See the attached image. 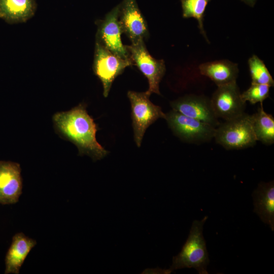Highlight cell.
Wrapping results in <instances>:
<instances>
[{
	"instance_id": "cell-1",
	"label": "cell",
	"mask_w": 274,
	"mask_h": 274,
	"mask_svg": "<svg viewBox=\"0 0 274 274\" xmlns=\"http://www.w3.org/2000/svg\"><path fill=\"white\" fill-rule=\"evenodd\" d=\"M52 119L57 131L77 147L79 155H88L95 161L108 154L96 140L97 126L88 114L85 104H79L66 112H57Z\"/></svg>"
},
{
	"instance_id": "cell-2",
	"label": "cell",
	"mask_w": 274,
	"mask_h": 274,
	"mask_svg": "<svg viewBox=\"0 0 274 274\" xmlns=\"http://www.w3.org/2000/svg\"><path fill=\"white\" fill-rule=\"evenodd\" d=\"M208 217L201 220H194L188 237L181 252L173 257L168 273L184 268H194L200 274H208L207 266L209 263V254L203 236V226Z\"/></svg>"
},
{
	"instance_id": "cell-3",
	"label": "cell",
	"mask_w": 274,
	"mask_h": 274,
	"mask_svg": "<svg viewBox=\"0 0 274 274\" xmlns=\"http://www.w3.org/2000/svg\"><path fill=\"white\" fill-rule=\"evenodd\" d=\"M214 138L217 143L226 150H239L254 146L257 141L251 115L245 113L220 123Z\"/></svg>"
},
{
	"instance_id": "cell-4",
	"label": "cell",
	"mask_w": 274,
	"mask_h": 274,
	"mask_svg": "<svg viewBox=\"0 0 274 274\" xmlns=\"http://www.w3.org/2000/svg\"><path fill=\"white\" fill-rule=\"evenodd\" d=\"M146 92L128 91L134 140L138 147L141 145L147 129L159 118H165L161 108L153 104Z\"/></svg>"
},
{
	"instance_id": "cell-5",
	"label": "cell",
	"mask_w": 274,
	"mask_h": 274,
	"mask_svg": "<svg viewBox=\"0 0 274 274\" xmlns=\"http://www.w3.org/2000/svg\"><path fill=\"white\" fill-rule=\"evenodd\" d=\"M133 65H135L148 81L149 95L154 93L160 95L159 83L164 76L166 67L163 59H156L148 52L144 40L126 45Z\"/></svg>"
},
{
	"instance_id": "cell-6",
	"label": "cell",
	"mask_w": 274,
	"mask_h": 274,
	"mask_svg": "<svg viewBox=\"0 0 274 274\" xmlns=\"http://www.w3.org/2000/svg\"><path fill=\"white\" fill-rule=\"evenodd\" d=\"M165 119L174 134L186 142L203 143L214 138L215 127L173 110L165 114Z\"/></svg>"
},
{
	"instance_id": "cell-7",
	"label": "cell",
	"mask_w": 274,
	"mask_h": 274,
	"mask_svg": "<svg viewBox=\"0 0 274 274\" xmlns=\"http://www.w3.org/2000/svg\"><path fill=\"white\" fill-rule=\"evenodd\" d=\"M133 63L120 58L96 42L93 70L103 86V94L107 97L115 79Z\"/></svg>"
},
{
	"instance_id": "cell-8",
	"label": "cell",
	"mask_w": 274,
	"mask_h": 274,
	"mask_svg": "<svg viewBox=\"0 0 274 274\" xmlns=\"http://www.w3.org/2000/svg\"><path fill=\"white\" fill-rule=\"evenodd\" d=\"M119 5L99 22L96 42L121 59L131 61L126 45L121 40L122 29L118 20Z\"/></svg>"
},
{
	"instance_id": "cell-9",
	"label": "cell",
	"mask_w": 274,
	"mask_h": 274,
	"mask_svg": "<svg viewBox=\"0 0 274 274\" xmlns=\"http://www.w3.org/2000/svg\"><path fill=\"white\" fill-rule=\"evenodd\" d=\"M210 100L216 117L225 121L245 113L246 102L241 97L236 82L218 86Z\"/></svg>"
},
{
	"instance_id": "cell-10",
	"label": "cell",
	"mask_w": 274,
	"mask_h": 274,
	"mask_svg": "<svg viewBox=\"0 0 274 274\" xmlns=\"http://www.w3.org/2000/svg\"><path fill=\"white\" fill-rule=\"evenodd\" d=\"M118 20L122 33L131 43L147 39L149 36L147 22L136 0H123L119 5Z\"/></svg>"
},
{
	"instance_id": "cell-11",
	"label": "cell",
	"mask_w": 274,
	"mask_h": 274,
	"mask_svg": "<svg viewBox=\"0 0 274 274\" xmlns=\"http://www.w3.org/2000/svg\"><path fill=\"white\" fill-rule=\"evenodd\" d=\"M172 110L216 128L220 124L213 110L211 100L196 95H187L170 102Z\"/></svg>"
},
{
	"instance_id": "cell-12",
	"label": "cell",
	"mask_w": 274,
	"mask_h": 274,
	"mask_svg": "<svg viewBox=\"0 0 274 274\" xmlns=\"http://www.w3.org/2000/svg\"><path fill=\"white\" fill-rule=\"evenodd\" d=\"M22 181L19 163L0 161V203L14 204L22 193Z\"/></svg>"
},
{
	"instance_id": "cell-13",
	"label": "cell",
	"mask_w": 274,
	"mask_h": 274,
	"mask_svg": "<svg viewBox=\"0 0 274 274\" xmlns=\"http://www.w3.org/2000/svg\"><path fill=\"white\" fill-rule=\"evenodd\" d=\"M254 212L274 230V182H260L252 194Z\"/></svg>"
},
{
	"instance_id": "cell-14",
	"label": "cell",
	"mask_w": 274,
	"mask_h": 274,
	"mask_svg": "<svg viewBox=\"0 0 274 274\" xmlns=\"http://www.w3.org/2000/svg\"><path fill=\"white\" fill-rule=\"evenodd\" d=\"M36 244L35 240L22 232L15 234L6 255L5 273L18 274L27 255Z\"/></svg>"
},
{
	"instance_id": "cell-15",
	"label": "cell",
	"mask_w": 274,
	"mask_h": 274,
	"mask_svg": "<svg viewBox=\"0 0 274 274\" xmlns=\"http://www.w3.org/2000/svg\"><path fill=\"white\" fill-rule=\"evenodd\" d=\"M198 69L201 75L210 78L217 86L236 82L238 74L237 64L228 60L203 63Z\"/></svg>"
},
{
	"instance_id": "cell-16",
	"label": "cell",
	"mask_w": 274,
	"mask_h": 274,
	"mask_svg": "<svg viewBox=\"0 0 274 274\" xmlns=\"http://www.w3.org/2000/svg\"><path fill=\"white\" fill-rule=\"evenodd\" d=\"M35 0H0V18L12 24L25 22L35 14Z\"/></svg>"
},
{
	"instance_id": "cell-17",
	"label": "cell",
	"mask_w": 274,
	"mask_h": 274,
	"mask_svg": "<svg viewBox=\"0 0 274 274\" xmlns=\"http://www.w3.org/2000/svg\"><path fill=\"white\" fill-rule=\"evenodd\" d=\"M253 130L257 141L270 145L274 143V118L260 104L257 112L251 115Z\"/></svg>"
},
{
	"instance_id": "cell-18",
	"label": "cell",
	"mask_w": 274,
	"mask_h": 274,
	"mask_svg": "<svg viewBox=\"0 0 274 274\" xmlns=\"http://www.w3.org/2000/svg\"><path fill=\"white\" fill-rule=\"evenodd\" d=\"M210 1L211 0H181L183 18L196 19L200 33L208 41V39L203 28V17L206 7Z\"/></svg>"
},
{
	"instance_id": "cell-19",
	"label": "cell",
	"mask_w": 274,
	"mask_h": 274,
	"mask_svg": "<svg viewBox=\"0 0 274 274\" xmlns=\"http://www.w3.org/2000/svg\"><path fill=\"white\" fill-rule=\"evenodd\" d=\"M251 83L274 86V80L263 61L254 55L248 60Z\"/></svg>"
},
{
	"instance_id": "cell-20",
	"label": "cell",
	"mask_w": 274,
	"mask_h": 274,
	"mask_svg": "<svg viewBox=\"0 0 274 274\" xmlns=\"http://www.w3.org/2000/svg\"><path fill=\"white\" fill-rule=\"evenodd\" d=\"M270 87L267 85L251 83L249 88L241 93V97L245 102L263 104V101L269 96Z\"/></svg>"
},
{
	"instance_id": "cell-21",
	"label": "cell",
	"mask_w": 274,
	"mask_h": 274,
	"mask_svg": "<svg viewBox=\"0 0 274 274\" xmlns=\"http://www.w3.org/2000/svg\"><path fill=\"white\" fill-rule=\"evenodd\" d=\"M241 1L251 7H253L255 5L256 2V0H241Z\"/></svg>"
}]
</instances>
